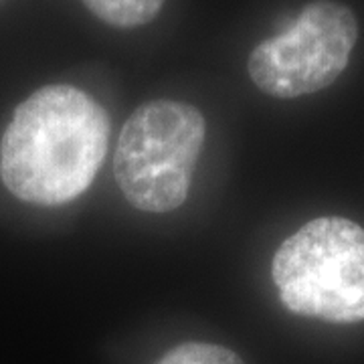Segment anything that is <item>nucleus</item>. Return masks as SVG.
I'll return each instance as SVG.
<instances>
[{
    "instance_id": "obj_2",
    "label": "nucleus",
    "mask_w": 364,
    "mask_h": 364,
    "mask_svg": "<svg viewBox=\"0 0 364 364\" xmlns=\"http://www.w3.org/2000/svg\"><path fill=\"white\" fill-rule=\"evenodd\" d=\"M272 279L291 314L332 324L364 320V229L318 217L277 247Z\"/></svg>"
},
{
    "instance_id": "obj_4",
    "label": "nucleus",
    "mask_w": 364,
    "mask_h": 364,
    "mask_svg": "<svg viewBox=\"0 0 364 364\" xmlns=\"http://www.w3.org/2000/svg\"><path fill=\"white\" fill-rule=\"evenodd\" d=\"M358 23L348 6L314 0L294 25L259 43L249 55V75L263 93L294 100L330 87L348 67Z\"/></svg>"
},
{
    "instance_id": "obj_6",
    "label": "nucleus",
    "mask_w": 364,
    "mask_h": 364,
    "mask_svg": "<svg viewBox=\"0 0 364 364\" xmlns=\"http://www.w3.org/2000/svg\"><path fill=\"white\" fill-rule=\"evenodd\" d=\"M156 364H245L233 350L208 344V342H184L166 352Z\"/></svg>"
},
{
    "instance_id": "obj_5",
    "label": "nucleus",
    "mask_w": 364,
    "mask_h": 364,
    "mask_svg": "<svg viewBox=\"0 0 364 364\" xmlns=\"http://www.w3.org/2000/svg\"><path fill=\"white\" fill-rule=\"evenodd\" d=\"M85 9L105 25L134 28L154 21L166 0H81Z\"/></svg>"
},
{
    "instance_id": "obj_3",
    "label": "nucleus",
    "mask_w": 364,
    "mask_h": 364,
    "mask_svg": "<svg viewBox=\"0 0 364 364\" xmlns=\"http://www.w3.org/2000/svg\"><path fill=\"white\" fill-rule=\"evenodd\" d=\"M207 136L205 116L176 100L146 102L119 132L114 176L122 195L142 213H170L191 193Z\"/></svg>"
},
{
    "instance_id": "obj_1",
    "label": "nucleus",
    "mask_w": 364,
    "mask_h": 364,
    "mask_svg": "<svg viewBox=\"0 0 364 364\" xmlns=\"http://www.w3.org/2000/svg\"><path fill=\"white\" fill-rule=\"evenodd\" d=\"M109 144V117L85 91L45 85L16 105L0 140V178L37 207L71 203L91 186Z\"/></svg>"
}]
</instances>
